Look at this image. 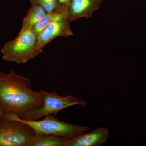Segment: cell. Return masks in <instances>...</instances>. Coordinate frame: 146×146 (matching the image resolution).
<instances>
[{
  "label": "cell",
  "instance_id": "6da1fadb",
  "mask_svg": "<svg viewBox=\"0 0 146 146\" xmlns=\"http://www.w3.org/2000/svg\"><path fill=\"white\" fill-rule=\"evenodd\" d=\"M0 104L5 114L11 113L22 118L43 104L38 92L32 89L29 78L17 74L13 70L0 72Z\"/></svg>",
  "mask_w": 146,
  "mask_h": 146
},
{
  "label": "cell",
  "instance_id": "7a4b0ae2",
  "mask_svg": "<svg viewBox=\"0 0 146 146\" xmlns=\"http://www.w3.org/2000/svg\"><path fill=\"white\" fill-rule=\"evenodd\" d=\"M37 36L31 28L21 29L13 40L6 42L1 50L3 60L24 64L42 52L36 47Z\"/></svg>",
  "mask_w": 146,
  "mask_h": 146
},
{
  "label": "cell",
  "instance_id": "3957f363",
  "mask_svg": "<svg viewBox=\"0 0 146 146\" xmlns=\"http://www.w3.org/2000/svg\"><path fill=\"white\" fill-rule=\"evenodd\" d=\"M6 117L26 124L39 135H53L66 139L75 138L90 130V128L59 121L54 115L46 116L40 121H29L19 118L11 113L5 114Z\"/></svg>",
  "mask_w": 146,
  "mask_h": 146
},
{
  "label": "cell",
  "instance_id": "277c9868",
  "mask_svg": "<svg viewBox=\"0 0 146 146\" xmlns=\"http://www.w3.org/2000/svg\"><path fill=\"white\" fill-rule=\"evenodd\" d=\"M39 97L43 101L42 105L26 113L21 119L29 121H37L47 115H57L66 108L75 105H80L83 107L86 105V102L71 95L61 96L56 92H48L40 90Z\"/></svg>",
  "mask_w": 146,
  "mask_h": 146
},
{
  "label": "cell",
  "instance_id": "5b68a950",
  "mask_svg": "<svg viewBox=\"0 0 146 146\" xmlns=\"http://www.w3.org/2000/svg\"><path fill=\"white\" fill-rule=\"evenodd\" d=\"M35 134L25 123L4 115L0 117V146H29Z\"/></svg>",
  "mask_w": 146,
  "mask_h": 146
},
{
  "label": "cell",
  "instance_id": "8992f818",
  "mask_svg": "<svg viewBox=\"0 0 146 146\" xmlns=\"http://www.w3.org/2000/svg\"><path fill=\"white\" fill-rule=\"evenodd\" d=\"M70 23L68 13L50 24L38 36L37 48L43 52L45 46L57 37H67L74 35Z\"/></svg>",
  "mask_w": 146,
  "mask_h": 146
},
{
  "label": "cell",
  "instance_id": "52a82bcc",
  "mask_svg": "<svg viewBox=\"0 0 146 146\" xmlns=\"http://www.w3.org/2000/svg\"><path fill=\"white\" fill-rule=\"evenodd\" d=\"M109 135L107 128L98 127L88 133L67 139L65 146H100L106 143Z\"/></svg>",
  "mask_w": 146,
  "mask_h": 146
},
{
  "label": "cell",
  "instance_id": "ba28073f",
  "mask_svg": "<svg viewBox=\"0 0 146 146\" xmlns=\"http://www.w3.org/2000/svg\"><path fill=\"white\" fill-rule=\"evenodd\" d=\"M102 2L103 0H70L68 8L69 21L72 22L80 18H91Z\"/></svg>",
  "mask_w": 146,
  "mask_h": 146
},
{
  "label": "cell",
  "instance_id": "9c48e42d",
  "mask_svg": "<svg viewBox=\"0 0 146 146\" xmlns=\"http://www.w3.org/2000/svg\"><path fill=\"white\" fill-rule=\"evenodd\" d=\"M46 13V11L41 6L31 5L26 15L23 19L21 29L31 28Z\"/></svg>",
  "mask_w": 146,
  "mask_h": 146
},
{
  "label": "cell",
  "instance_id": "30bf717a",
  "mask_svg": "<svg viewBox=\"0 0 146 146\" xmlns=\"http://www.w3.org/2000/svg\"><path fill=\"white\" fill-rule=\"evenodd\" d=\"M67 139L55 135L35 134L29 146H65Z\"/></svg>",
  "mask_w": 146,
  "mask_h": 146
},
{
  "label": "cell",
  "instance_id": "8fae6325",
  "mask_svg": "<svg viewBox=\"0 0 146 146\" xmlns=\"http://www.w3.org/2000/svg\"><path fill=\"white\" fill-rule=\"evenodd\" d=\"M68 8L61 13L52 12L46 13L38 23L32 27V30L37 37L40 33L52 22L68 14Z\"/></svg>",
  "mask_w": 146,
  "mask_h": 146
},
{
  "label": "cell",
  "instance_id": "7c38bea8",
  "mask_svg": "<svg viewBox=\"0 0 146 146\" xmlns=\"http://www.w3.org/2000/svg\"><path fill=\"white\" fill-rule=\"evenodd\" d=\"M31 5H38L41 6L46 13L55 12L61 13L68 6L61 5L58 0H31Z\"/></svg>",
  "mask_w": 146,
  "mask_h": 146
},
{
  "label": "cell",
  "instance_id": "4fadbf2b",
  "mask_svg": "<svg viewBox=\"0 0 146 146\" xmlns=\"http://www.w3.org/2000/svg\"><path fill=\"white\" fill-rule=\"evenodd\" d=\"M58 1L61 5L68 6L70 0H58Z\"/></svg>",
  "mask_w": 146,
  "mask_h": 146
},
{
  "label": "cell",
  "instance_id": "5bb4252c",
  "mask_svg": "<svg viewBox=\"0 0 146 146\" xmlns=\"http://www.w3.org/2000/svg\"><path fill=\"white\" fill-rule=\"evenodd\" d=\"M5 114V112L2 106L0 104V117L3 116Z\"/></svg>",
  "mask_w": 146,
  "mask_h": 146
}]
</instances>
